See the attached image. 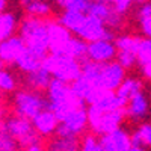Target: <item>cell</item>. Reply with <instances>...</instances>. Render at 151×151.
<instances>
[{"instance_id":"6da1fadb","label":"cell","mask_w":151,"mask_h":151,"mask_svg":"<svg viewBox=\"0 0 151 151\" xmlns=\"http://www.w3.org/2000/svg\"><path fill=\"white\" fill-rule=\"evenodd\" d=\"M151 127V109L141 107L133 112H115V132L130 145Z\"/></svg>"},{"instance_id":"7a4b0ae2","label":"cell","mask_w":151,"mask_h":151,"mask_svg":"<svg viewBox=\"0 0 151 151\" xmlns=\"http://www.w3.org/2000/svg\"><path fill=\"white\" fill-rule=\"evenodd\" d=\"M26 112V104L20 94L9 83L0 80V121L9 127H18L23 115Z\"/></svg>"},{"instance_id":"3957f363","label":"cell","mask_w":151,"mask_h":151,"mask_svg":"<svg viewBox=\"0 0 151 151\" xmlns=\"http://www.w3.org/2000/svg\"><path fill=\"white\" fill-rule=\"evenodd\" d=\"M95 125L97 122L94 119V115L82 116V121L77 127L71 125L70 133H68V141H67L68 151H89L91 136Z\"/></svg>"},{"instance_id":"277c9868","label":"cell","mask_w":151,"mask_h":151,"mask_svg":"<svg viewBox=\"0 0 151 151\" xmlns=\"http://www.w3.org/2000/svg\"><path fill=\"white\" fill-rule=\"evenodd\" d=\"M71 65L74 73L79 77H88L91 74V71L95 67V60H97V53L92 48H86V47H77V50L70 56Z\"/></svg>"},{"instance_id":"5b68a950","label":"cell","mask_w":151,"mask_h":151,"mask_svg":"<svg viewBox=\"0 0 151 151\" xmlns=\"http://www.w3.org/2000/svg\"><path fill=\"white\" fill-rule=\"evenodd\" d=\"M110 139H112V132L104 127V125H95V129L91 136V147L94 151H109L110 148Z\"/></svg>"},{"instance_id":"8992f818","label":"cell","mask_w":151,"mask_h":151,"mask_svg":"<svg viewBox=\"0 0 151 151\" xmlns=\"http://www.w3.org/2000/svg\"><path fill=\"white\" fill-rule=\"evenodd\" d=\"M95 112V103L88 97L86 94H77L74 92V100H73V109L71 113L74 115H94Z\"/></svg>"},{"instance_id":"52a82bcc","label":"cell","mask_w":151,"mask_h":151,"mask_svg":"<svg viewBox=\"0 0 151 151\" xmlns=\"http://www.w3.org/2000/svg\"><path fill=\"white\" fill-rule=\"evenodd\" d=\"M80 82H82V77H79L76 73L70 76H59V79L56 82V88H59L62 92L74 94V92H77Z\"/></svg>"}]
</instances>
